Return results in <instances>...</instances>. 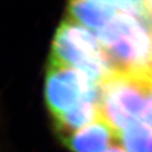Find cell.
Returning a JSON list of instances; mask_svg holds the SVG:
<instances>
[{"label": "cell", "mask_w": 152, "mask_h": 152, "mask_svg": "<svg viewBox=\"0 0 152 152\" xmlns=\"http://www.w3.org/2000/svg\"><path fill=\"white\" fill-rule=\"evenodd\" d=\"M146 7H147V9H148V11L152 18V1H144Z\"/></svg>", "instance_id": "30bf717a"}, {"label": "cell", "mask_w": 152, "mask_h": 152, "mask_svg": "<svg viewBox=\"0 0 152 152\" xmlns=\"http://www.w3.org/2000/svg\"><path fill=\"white\" fill-rule=\"evenodd\" d=\"M104 152H126V151L122 148L114 145V146H110Z\"/></svg>", "instance_id": "9c48e42d"}, {"label": "cell", "mask_w": 152, "mask_h": 152, "mask_svg": "<svg viewBox=\"0 0 152 152\" xmlns=\"http://www.w3.org/2000/svg\"><path fill=\"white\" fill-rule=\"evenodd\" d=\"M113 140L115 131L100 117L62 141L73 152H104Z\"/></svg>", "instance_id": "277c9868"}, {"label": "cell", "mask_w": 152, "mask_h": 152, "mask_svg": "<svg viewBox=\"0 0 152 152\" xmlns=\"http://www.w3.org/2000/svg\"><path fill=\"white\" fill-rule=\"evenodd\" d=\"M148 152H152V134H151V137H150V142H149Z\"/></svg>", "instance_id": "8fae6325"}, {"label": "cell", "mask_w": 152, "mask_h": 152, "mask_svg": "<svg viewBox=\"0 0 152 152\" xmlns=\"http://www.w3.org/2000/svg\"><path fill=\"white\" fill-rule=\"evenodd\" d=\"M99 105L82 101L72 109L55 116L57 133L64 140L79 129L100 118Z\"/></svg>", "instance_id": "8992f818"}, {"label": "cell", "mask_w": 152, "mask_h": 152, "mask_svg": "<svg viewBox=\"0 0 152 152\" xmlns=\"http://www.w3.org/2000/svg\"><path fill=\"white\" fill-rule=\"evenodd\" d=\"M95 36L112 75L152 76V29L132 15L117 11Z\"/></svg>", "instance_id": "6da1fadb"}, {"label": "cell", "mask_w": 152, "mask_h": 152, "mask_svg": "<svg viewBox=\"0 0 152 152\" xmlns=\"http://www.w3.org/2000/svg\"><path fill=\"white\" fill-rule=\"evenodd\" d=\"M45 96L50 110L55 117L82 101L99 105L101 85L71 66L50 61Z\"/></svg>", "instance_id": "3957f363"}, {"label": "cell", "mask_w": 152, "mask_h": 152, "mask_svg": "<svg viewBox=\"0 0 152 152\" xmlns=\"http://www.w3.org/2000/svg\"><path fill=\"white\" fill-rule=\"evenodd\" d=\"M50 61L78 70L96 83L111 76L98 39L90 29L69 17L57 29Z\"/></svg>", "instance_id": "7a4b0ae2"}, {"label": "cell", "mask_w": 152, "mask_h": 152, "mask_svg": "<svg viewBox=\"0 0 152 152\" xmlns=\"http://www.w3.org/2000/svg\"><path fill=\"white\" fill-rule=\"evenodd\" d=\"M68 11L70 18L94 31L105 27L117 12L110 1L104 0L72 1L69 4Z\"/></svg>", "instance_id": "5b68a950"}, {"label": "cell", "mask_w": 152, "mask_h": 152, "mask_svg": "<svg viewBox=\"0 0 152 152\" xmlns=\"http://www.w3.org/2000/svg\"><path fill=\"white\" fill-rule=\"evenodd\" d=\"M152 129L142 122H138L125 131L119 133L116 140L127 152H148Z\"/></svg>", "instance_id": "52a82bcc"}, {"label": "cell", "mask_w": 152, "mask_h": 152, "mask_svg": "<svg viewBox=\"0 0 152 152\" xmlns=\"http://www.w3.org/2000/svg\"><path fill=\"white\" fill-rule=\"evenodd\" d=\"M142 123L146 124L152 129V81L149 83L147 104L142 116Z\"/></svg>", "instance_id": "ba28073f"}]
</instances>
